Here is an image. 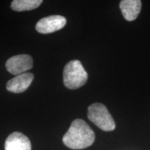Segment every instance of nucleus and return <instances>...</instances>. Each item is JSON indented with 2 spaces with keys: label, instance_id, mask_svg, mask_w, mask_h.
Returning <instances> with one entry per match:
<instances>
[{
  "label": "nucleus",
  "instance_id": "obj_1",
  "mask_svg": "<svg viewBox=\"0 0 150 150\" xmlns=\"http://www.w3.org/2000/svg\"><path fill=\"white\" fill-rule=\"evenodd\" d=\"M95 135L91 127L81 119L74 120L63 138L65 145L72 149H82L93 144Z\"/></svg>",
  "mask_w": 150,
  "mask_h": 150
},
{
  "label": "nucleus",
  "instance_id": "obj_2",
  "mask_svg": "<svg viewBox=\"0 0 150 150\" xmlns=\"http://www.w3.org/2000/svg\"><path fill=\"white\" fill-rule=\"evenodd\" d=\"M88 80V73L79 60L67 63L63 70V83L67 88L77 89L83 86Z\"/></svg>",
  "mask_w": 150,
  "mask_h": 150
},
{
  "label": "nucleus",
  "instance_id": "obj_3",
  "mask_svg": "<svg viewBox=\"0 0 150 150\" xmlns=\"http://www.w3.org/2000/svg\"><path fill=\"white\" fill-rule=\"evenodd\" d=\"M88 117L99 129L111 131L115 129V123L107 108L100 103L91 104L88 108Z\"/></svg>",
  "mask_w": 150,
  "mask_h": 150
},
{
  "label": "nucleus",
  "instance_id": "obj_4",
  "mask_svg": "<svg viewBox=\"0 0 150 150\" xmlns=\"http://www.w3.org/2000/svg\"><path fill=\"white\" fill-rule=\"evenodd\" d=\"M33 59L28 54H20L12 56L6 63V70L12 74L19 75L32 68Z\"/></svg>",
  "mask_w": 150,
  "mask_h": 150
},
{
  "label": "nucleus",
  "instance_id": "obj_5",
  "mask_svg": "<svg viewBox=\"0 0 150 150\" xmlns=\"http://www.w3.org/2000/svg\"><path fill=\"white\" fill-rule=\"evenodd\" d=\"M66 24V19L63 16L56 15L42 18L37 22L35 29L39 33L47 34L63 29Z\"/></svg>",
  "mask_w": 150,
  "mask_h": 150
},
{
  "label": "nucleus",
  "instance_id": "obj_6",
  "mask_svg": "<svg viewBox=\"0 0 150 150\" xmlns=\"http://www.w3.org/2000/svg\"><path fill=\"white\" fill-rule=\"evenodd\" d=\"M33 77H34L33 74L29 72L17 75L7 82L6 89L11 93H23L32 83Z\"/></svg>",
  "mask_w": 150,
  "mask_h": 150
},
{
  "label": "nucleus",
  "instance_id": "obj_7",
  "mask_svg": "<svg viewBox=\"0 0 150 150\" xmlns=\"http://www.w3.org/2000/svg\"><path fill=\"white\" fill-rule=\"evenodd\" d=\"M5 150H31V144L25 135L14 132L6 140Z\"/></svg>",
  "mask_w": 150,
  "mask_h": 150
},
{
  "label": "nucleus",
  "instance_id": "obj_8",
  "mask_svg": "<svg viewBox=\"0 0 150 150\" xmlns=\"http://www.w3.org/2000/svg\"><path fill=\"white\" fill-rule=\"evenodd\" d=\"M142 7L140 0H122L120 3V8L124 18L127 21H134L139 15Z\"/></svg>",
  "mask_w": 150,
  "mask_h": 150
},
{
  "label": "nucleus",
  "instance_id": "obj_9",
  "mask_svg": "<svg viewBox=\"0 0 150 150\" xmlns=\"http://www.w3.org/2000/svg\"><path fill=\"white\" fill-rule=\"evenodd\" d=\"M42 3V0H14L11 7L16 11H31L37 8Z\"/></svg>",
  "mask_w": 150,
  "mask_h": 150
}]
</instances>
